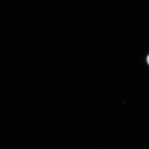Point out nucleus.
<instances>
[{"instance_id":"nucleus-1","label":"nucleus","mask_w":149,"mask_h":149,"mask_svg":"<svg viewBox=\"0 0 149 149\" xmlns=\"http://www.w3.org/2000/svg\"><path fill=\"white\" fill-rule=\"evenodd\" d=\"M147 63H148V64L149 65V55L148 57H147Z\"/></svg>"}]
</instances>
